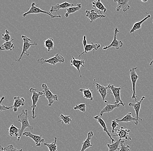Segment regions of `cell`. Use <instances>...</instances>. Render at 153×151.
<instances>
[{
  "label": "cell",
  "mask_w": 153,
  "mask_h": 151,
  "mask_svg": "<svg viewBox=\"0 0 153 151\" xmlns=\"http://www.w3.org/2000/svg\"><path fill=\"white\" fill-rule=\"evenodd\" d=\"M4 96H3L1 97V103H0V112H1L3 111L7 110H9L10 109L13 108L12 106L10 107H7L5 106L4 105L3 106V105H1L2 102L3 100H4Z\"/></svg>",
  "instance_id": "38"
},
{
  "label": "cell",
  "mask_w": 153,
  "mask_h": 151,
  "mask_svg": "<svg viewBox=\"0 0 153 151\" xmlns=\"http://www.w3.org/2000/svg\"><path fill=\"white\" fill-rule=\"evenodd\" d=\"M153 65V60H152L151 62H150V64H149V65L152 66Z\"/></svg>",
  "instance_id": "41"
},
{
  "label": "cell",
  "mask_w": 153,
  "mask_h": 151,
  "mask_svg": "<svg viewBox=\"0 0 153 151\" xmlns=\"http://www.w3.org/2000/svg\"><path fill=\"white\" fill-rule=\"evenodd\" d=\"M118 32H119V30H118V28H115L114 30V37L113 40L109 45L104 47L103 48V50H107L112 47L115 48L116 49H119L120 48L122 47L123 43L120 40H118L117 39V35Z\"/></svg>",
  "instance_id": "10"
},
{
  "label": "cell",
  "mask_w": 153,
  "mask_h": 151,
  "mask_svg": "<svg viewBox=\"0 0 153 151\" xmlns=\"http://www.w3.org/2000/svg\"><path fill=\"white\" fill-rule=\"evenodd\" d=\"M81 6L82 5H81V4L78 3L77 4V5L76 7H71L67 8L66 13L65 14L66 18H68L71 14H73L76 11L80 10L81 8Z\"/></svg>",
  "instance_id": "26"
},
{
  "label": "cell",
  "mask_w": 153,
  "mask_h": 151,
  "mask_svg": "<svg viewBox=\"0 0 153 151\" xmlns=\"http://www.w3.org/2000/svg\"><path fill=\"white\" fill-rule=\"evenodd\" d=\"M94 118L97 121V122H98L99 124H100L101 126L103 128L104 132L107 134L108 136L109 137L110 139L111 140L112 144L114 143V141H115V139H113V138H112L108 130V127L107 126V125H106L105 121L102 119V118L100 117V116H98V115H96V116H94Z\"/></svg>",
  "instance_id": "20"
},
{
  "label": "cell",
  "mask_w": 153,
  "mask_h": 151,
  "mask_svg": "<svg viewBox=\"0 0 153 151\" xmlns=\"http://www.w3.org/2000/svg\"><path fill=\"white\" fill-rule=\"evenodd\" d=\"M60 118L61 120L58 122H64L65 124H68V125L71 124L72 122L71 118L70 116H65L63 114H61L60 115Z\"/></svg>",
  "instance_id": "33"
},
{
  "label": "cell",
  "mask_w": 153,
  "mask_h": 151,
  "mask_svg": "<svg viewBox=\"0 0 153 151\" xmlns=\"http://www.w3.org/2000/svg\"><path fill=\"white\" fill-rule=\"evenodd\" d=\"M121 141H122V139L118 138L114 143H113L111 145L108 144H107V147L109 149L108 151H117L119 150Z\"/></svg>",
  "instance_id": "29"
},
{
  "label": "cell",
  "mask_w": 153,
  "mask_h": 151,
  "mask_svg": "<svg viewBox=\"0 0 153 151\" xmlns=\"http://www.w3.org/2000/svg\"><path fill=\"white\" fill-rule=\"evenodd\" d=\"M116 121L117 122H134V124L136 123L137 120L136 118L132 116V113L129 112L128 113L126 114L125 116L121 119H119L117 118L115 119Z\"/></svg>",
  "instance_id": "23"
},
{
  "label": "cell",
  "mask_w": 153,
  "mask_h": 151,
  "mask_svg": "<svg viewBox=\"0 0 153 151\" xmlns=\"http://www.w3.org/2000/svg\"><path fill=\"white\" fill-rule=\"evenodd\" d=\"M83 45L84 48H85L86 46V45H88V44H87V39H86V36L85 35V36H84V37H83Z\"/></svg>",
  "instance_id": "40"
},
{
  "label": "cell",
  "mask_w": 153,
  "mask_h": 151,
  "mask_svg": "<svg viewBox=\"0 0 153 151\" xmlns=\"http://www.w3.org/2000/svg\"><path fill=\"white\" fill-rule=\"evenodd\" d=\"M96 89L97 92L100 94L102 97V100L105 101V97L107 96V94L109 93V92H108V87H105L102 85H100L98 83H96L95 84Z\"/></svg>",
  "instance_id": "21"
},
{
  "label": "cell",
  "mask_w": 153,
  "mask_h": 151,
  "mask_svg": "<svg viewBox=\"0 0 153 151\" xmlns=\"http://www.w3.org/2000/svg\"><path fill=\"white\" fill-rule=\"evenodd\" d=\"M1 150L2 151H23L22 149L18 150L16 148H14V146L12 145H9L6 147H3L1 146Z\"/></svg>",
  "instance_id": "34"
},
{
  "label": "cell",
  "mask_w": 153,
  "mask_h": 151,
  "mask_svg": "<svg viewBox=\"0 0 153 151\" xmlns=\"http://www.w3.org/2000/svg\"><path fill=\"white\" fill-rule=\"evenodd\" d=\"M111 126L112 128V131L111 132L113 134H114L116 128L117 126H119V125L117 123L116 120H114L112 121L111 125Z\"/></svg>",
  "instance_id": "39"
},
{
  "label": "cell",
  "mask_w": 153,
  "mask_h": 151,
  "mask_svg": "<svg viewBox=\"0 0 153 151\" xmlns=\"http://www.w3.org/2000/svg\"><path fill=\"white\" fill-rule=\"evenodd\" d=\"M44 46L50 51L54 48V40L52 38H48L44 42Z\"/></svg>",
  "instance_id": "32"
},
{
  "label": "cell",
  "mask_w": 153,
  "mask_h": 151,
  "mask_svg": "<svg viewBox=\"0 0 153 151\" xmlns=\"http://www.w3.org/2000/svg\"><path fill=\"white\" fill-rule=\"evenodd\" d=\"M114 1L117 3L116 7L117 11H119L120 9H122L124 12H126L130 8L128 0H114Z\"/></svg>",
  "instance_id": "16"
},
{
  "label": "cell",
  "mask_w": 153,
  "mask_h": 151,
  "mask_svg": "<svg viewBox=\"0 0 153 151\" xmlns=\"http://www.w3.org/2000/svg\"><path fill=\"white\" fill-rule=\"evenodd\" d=\"M23 135L30 138L33 139L37 147H40L42 143H45V139L42 138V135H38L33 134L30 131L24 132Z\"/></svg>",
  "instance_id": "12"
},
{
  "label": "cell",
  "mask_w": 153,
  "mask_h": 151,
  "mask_svg": "<svg viewBox=\"0 0 153 151\" xmlns=\"http://www.w3.org/2000/svg\"><path fill=\"white\" fill-rule=\"evenodd\" d=\"M42 88L43 95L48 101V106H51L55 101H58V97L57 94H53L49 88L46 84H43L42 86Z\"/></svg>",
  "instance_id": "5"
},
{
  "label": "cell",
  "mask_w": 153,
  "mask_h": 151,
  "mask_svg": "<svg viewBox=\"0 0 153 151\" xmlns=\"http://www.w3.org/2000/svg\"><path fill=\"white\" fill-rule=\"evenodd\" d=\"M14 39H12L10 41L8 42H5L1 46L0 49L1 51H11L14 48V44L12 42Z\"/></svg>",
  "instance_id": "27"
},
{
  "label": "cell",
  "mask_w": 153,
  "mask_h": 151,
  "mask_svg": "<svg viewBox=\"0 0 153 151\" xmlns=\"http://www.w3.org/2000/svg\"><path fill=\"white\" fill-rule=\"evenodd\" d=\"M145 98V96H143L141 97V99L140 101L139 102H137V103H129L128 106H129L132 107L134 109L136 115V120L137 122L135 125L137 126L138 125V122H141L142 121V118H140L139 116V114L140 110V107H141V103L142 101H143V99Z\"/></svg>",
  "instance_id": "11"
},
{
  "label": "cell",
  "mask_w": 153,
  "mask_h": 151,
  "mask_svg": "<svg viewBox=\"0 0 153 151\" xmlns=\"http://www.w3.org/2000/svg\"><path fill=\"white\" fill-rule=\"evenodd\" d=\"M72 59L70 61V65L74 67L77 70V71L79 72L80 77L81 78H82V75L81 73L80 68L81 67H85V62L83 60H77L75 59L73 56H72Z\"/></svg>",
  "instance_id": "13"
},
{
  "label": "cell",
  "mask_w": 153,
  "mask_h": 151,
  "mask_svg": "<svg viewBox=\"0 0 153 151\" xmlns=\"http://www.w3.org/2000/svg\"><path fill=\"white\" fill-rule=\"evenodd\" d=\"M86 16L90 20V22L92 23L98 19L105 18L106 15H98L93 9L91 10H86L85 11Z\"/></svg>",
  "instance_id": "14"
},
{
  "label": "cell",
  "mask_w": 153,
  "mask_h": 151,
  "mask_svg": "<svg viewBox=\"0 0 153 151\" xmlns=\"http://www.w3.org/2000/svg\"><path fill=\"white\" fill-rule=\"evenodd\" d=\"M94 133L92 131H90L88 133L87 138L82 143V147L80 151H85L88 148L92 146V145L91 144V140L92 137Z\"/></svg>",
  "instance_id": "22"
},
{
  "label": "cell",
  "mask_w": 153,
  "mask_h": 151,
  "mask_svg": "<svg viewBox=\"0 0 153 151\" xmlns=\"http://www.w3.org/2000/svg\"><path fill=\"white\" fill-rule=\"evenodd\" d=\"M39 13H43V14H46L50 16L51 18L52 19H54L55 18H62V16L60 15H53L50 12L45 11L40 9L38 6H36L35 2H32L31 4V6L30 8L29 9L28 11H27L25 13L22 14V16L24 17H26L27 15H30V14H39Z\"/></svg>",
  "instance_id": "3"
},
{
  "label": "cell",
  "mask_w": 153,
  "mask_h": 151,
  "mask_svg": "<svg viewBox=\"0 0 153 151\" xmlns=\"http://www.w3.org/2000/svg\"><path fill=\"white\" fill-rule=\"evenodd\" d=\"M130 132V130L124 129V127L121 126L115 129L114 132L115 134L113 136L117 137L120 139L124 138L126 140H131V138L129 135Z\"/></svg>",
  "instance_id": "9"
},
{
  "label": "cell",
  "mask_w": 153,
  "mask_h": 151,
  "mask_svg": "<svg viewBox=\"0 0 153 151\" xmlns=\"http://www.w3.org/2000/svg\"></svg>",
  "instance_id": "43"
},
{
  "label": "cell",
  "mask_w": 153,
  "mask_h": 151,
  "mask_svg": "<svg viewBox=\"0 0 153 151\" xmlns=\"http://www.w3.org/2000/svg\"><path fill=\"white\" fill-rule=\"evenodd\" d=\"M74 4H70L67 1L64 2L61 4H57L56 5L52 6L49 12L51 14H52L53 12H57L60 9H65V8H68L71 7H73Z\"/></svg>",
  "instance_id": "15"
},
{
  "label": "cell",
  "mask_w": 153,
  "mask_h": 151,
  "mask_svg": "<svg viewBox=\"0 0 153 151\" xmlns=\"http://www.w3.org/2000/svg\"><path fill=\"white\" fill-rule=\"evenodd\" d=\"M30 92L32 94L31 99L32 101V105L31 108H32L31 110V114H32V119H34L37 116L35 114V110L37 106V103H38V100L42 95H43L42 91H38L36 89L34 88H31L29 90Z\"/></svg>",
  "instance_id": "4"
},
{
  "label": "cell",
  "mask_w": 153,
  "mask_h": 151,
  "mask_svg": "<svg viewBox=\"0 0 153 151\" xmlns=\"http://www.w3.org/2000/svg\"><path fill=\"white\" fill-rule=\"evenodd\" d=\"M5 31V34H2V39L5 42H8L11 41L12 39H11V36H10L9 31L7 29H6Z\"/></svg>",
  "instance_id": "36"
},
{
  "label": "cell",
  "mask_w": 153,
  "mask_h": 151,
  "mask_svg": "<svg viewBox=\"0 0 153 151\" xmlns=\"http://www.w3.org/2000/svg\"><path fill=\"white\" fill-rule=\"evenodd\" d=\"M108 89H111V93L109 92V93L112 94L114 96L115 98L114 104H120L122 105L123 106H125V104L123 103V101L120 97V90L122 89L121 86L119 87H116L113 85L108 84L107 86Z\"/></svg>",
  "instance_id": "7"
},
{
  "label": "cell",
  "mask_w": 153,
  "mask_h": 151,
  "mask_svg": "<svg viewBox=\"0 0 153 151\" xmlns=\"http://www.w3.org/2000/svg\"><path fill=\"white\" fill-rule=\"evenodd\" d=\"M74 110H78L81 112H85L86 110V105L85 103H81V104L76 105L74 108Z\"/></svg>",
  "instance_id": "35"
},
{
  "label": "cell",
  "mask_w": 153,
  "mask_h": 151,
  "mask_svg": "<svg viewBox=\"0 0 153 151\" xmlns=\"http://www.w3.org/2000/svg\"><path fill=\"white\" fill-rule=\"evenodd\" d=\"M100 47V44H94L92 42L91 43L88 44L84 49V51L78 56V58L81 57L83 54H87L88 52L93 50V53H95V51L97 50Z\"/></svg>",
  "instance_id": "18"
},
{
  "label": "cell",
  "mask_w": 153,
  "mask_h": 151,
  "mask_svg": "<svg viewBox=\"0 0 153 151\" xmlns=\"http://www.w3.org/2000/svg\"><path fill=\"white\" fill-rule=\"evenodd\" d=\"M151 15H148L146 17H145L144 19H143L141 20V21L135 23L134 24L132 28L130 30V33H134L136 30L140 29V28H141V25L143 24V22H144L146 20H148L149 18H151Z\"/></svg>",
  "instance_id": "24"
},
{
  "label": "cell",
  "mask_w": 153,
  "mask_h": 151,
  "mask_svg": "<svg viewBox=\"0 0 153 151\" xmlns=\"http://www.w3.org/2000/svg\"><path fill=\"white\" fill-rule=\"evenodd\" d=\"M2 151H4L3 150Z\"/></svg>",
  "instance_id": "44"
},
{
  "label": "cell",
  "mask_w": 153,
  "mask_h": 151,
  "mask_svg": "<svg viewBox=\"0 0 153 151\" xmlns=\"http://www.w3.org/2000/svg\"><path fill=\"white\" fill-rule=\"evenodd\" d=\"M14 105L12 106L14 112H17L18 109L25 105V99L23 97L19 96H15L14 97Z\"/></svg>",
  "instance_id": "19"
},
{
  "label": "cell",
  "mask_w": 153,
  "mask_h": 151,
  "mask_svg": "<svg viewBox=\"0 0 153 151\" xmlns=\"http://www.w3.org/2000/svg\"><path fill=\"white\" fill-rule=\"evenodd\" d=\"M22 39L23 41V49L22 54L20 55L19 58L15 60L16 62H18L21 61V59H22V57H23L24 54H25L27 56H29L30 54L32 53V52H30L28 51L29 49L31 46H36L38 45V44L36 42H37L36 41L34 42V43L33 44L31 43L30 42L31 41V39L27 37V36H25V35H22Z\"/></svg>",
  "instance_id": "2"
},
{
  "label": "cell",
  "mask_w": 153,
  "mask_h": 151,
  "mask_svg": "<svg viewBox=\"0 0 153 151\" xmlns=\"http://www.w3.org/2000/svg\"><path fill=\"white\" fill-rule=\"evenodd\" d=\"M141 1L143 2H146L148 1V0L147 1Z\"/></svg>",
  "instance_id": "42"
},
{
  "label": "cell",
  "mask_w": 153,
  "mask_h": 151,
  "mask_svg": "<svg viewBox=\"0 0 153 151\" xmlns=\"http://www.w3.org/2000/svg\"><path fill=\"white\" fill-rule=\"evenodd\" d=\"M119 151H130V146L128 145H125L124 141L122 140L120 144Z\"/></svg>",
  "instance_id": "37"
},
{
  "label": "cell",
  "mask_w": 153,
  "mask_h": 151,
  "mask_svg": "<svg viewBox=\"0 0 153 151\" xmlns=\"http://www.w3.org/2000/svg\"><path fill=\"white\" fill-rule=\"evenodd\" d=\"M79 91L83 93L84 97L86 99H90L91 101H93L94 100L92 95V90H91L88 88H84V89H80Z\"/></svg>",
  "instance_id": "30"
},
{
  "label": "cell",
  "mask_w": 153,
  "mask_h": 151,
  "mask_svg": "<svg viewBox=\"0 0 153 151\" xmlns=\"http://www.w3.org/2000/svg\"><path fill=\"white\" fill-rule=\"evenodd\" d=\"M105 103H106V106L103 108L100 112V117L102 118L103 114L105 113H109L112 112L115 109L117 108H118L120 107V104H110L108 103V102L107 101L105 100Z\"/></svg>",
  "instance_id": "17"
},
{
  "label": "cell",
  "mask_w": 153,
  "mask_h": 151,
  "mask_svg": "<svg viewBox=\"0 0 153 151\" xmlns=\"http://www.w3.org/2000/svg\"><path fill=\"white\" fill-rule=\"evenodd\" d=\"M28 111L27 110H22V112L18 115V121L22 123V127L20 129V135L18 138V141H19L21 137L24 133V131L26 128H28L30 130L33 129V126L30 124L29 122V115Z\"/></svg>",
  "instance_id": "1"
},
{
  "label": "cell",
  "mask_w": 153,
  "mask_h": 151,
  "mask_svg": "<svg viewBox=\"0 0 153 151\" xmlns=\"http://www.w3.org/2000/svg\"><path fill=\"white\" fill-rule=\"evenodd\" d=\"M65 62V59L64 57L59 53H57L55 56L52 58L48 59H45L43 58L38 59L37 62L38 64H44L48 63L53 65H55L56 64L60 63L64 64Z\"/></svg>",
  "instance_id": "6"
},
{
  "label": "cell",
  "mask_w": 153,
  "mask_h": 151,
  "mask_svg": "<svg viewBox=\"0 0 153 151\" xmlns=\"http://www.w3.org/2000/svg\"><path fill=\"white\" fill-rule=\"evenodd\" d=\"M137 67L132 68L130 70L129 72H130V76L131 77V81L132 82V98L134 99L136 103L137 102V96L136 95V85L137 82V80L139 78V76L136 72V70L137 69Z\"/></svg>",
  "instance_id": "8"
},
{
  "label": "cell",
  "mask_w": 153,
  "mask_h": 151,
  "mask_svg": "<svg viewBox=\"0 0 153 151\" xmlns=\"http://www.w3.org/2000/svg\"><path fill=\"white\" fill-rule=\"evenodd\" d=\"M9 135L10 137H16L18 138L20 135V129H19L14 125H11L8 129Z\"/></svg>",
  "instance_id": "28"
},
{
  "label": "cell",
  "mask_w": 153,
  "mask_h": 151,
  "mask_svg": "<svg viewBox=\"0 0 153 151\" xmlns=\"http://www.w3.org/2000/svg\"><path fill=\"white\" fill-rule=\"evenodd\" d=\"M57 138L56 137H54V141L51 144L45 142L44 145L46 146L48 148L49 151H57Z\"/></svg>",
  "instance_id": "31"
},
{
  "label": "cell",
  "mask_w": 153,
  "mask_h": 151,
  "mask_svg": "<svg viewBox=\"0 0 153 151\" xmlns=\"http://www.w3.org/2000/svg\"><path fill=\"white\" fill-rule=\"evenodd\" d=\"M92 5L94 7L98 9V10L100 11L101 15H103L101 13V11H103L105 13L107 11V8L105 7L104 4L101 3L100 0H97V1H93L92 3Z\"/></svg>",
  "instance_id": "25"
}]
</instances>
